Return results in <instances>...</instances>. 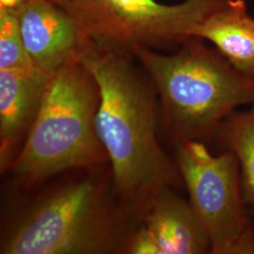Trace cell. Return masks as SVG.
<instances>
[{"instance_id": "3957f363", "label": "cell", "mask_w": 254, "mask_h": 254, "mask_svg": "<svg viewBox=\"0 0 254 254\" xmlns=\"http://www.w3.org/2000/svg\"><path fill=\"white\" fill-rule=\"evenodd\" d=\"M130 52L154 84L160 136L173 148L192 140L212 142L237 108L254 105V78L201 39L189 38L171 55L142 46Z\"/></svg>"}, {"instance_id": "30bf717a", "label": "cell", "mask_w": 254, "mask_h": 254, "mask_svg": "<svg viewBox=\"0 0 254 254\" xmlns=\"http://www.w3.org/2000/svg\"><path fill=\"white\" fill-rule=\"evenodd\" d=\"M190 36L208 41L236 69L254 78V18L244 0H226Z\"/></svg>"}, {"instance_id": "52a82bcc", "label": "cell", "mask_w": 254, "mask_h": 254, "mask_svg": "<svg viewBox=\"0 0 254 254\" xmlns=\"http://www.w3.org/2000/svg\"><path fill=\"white\" fill-rule=\"evenodd\" d=\"M211 254L207 231L190 200L165 188L136 215L127 254Z\"/></svg>"}, {"instance_id": "9c48e42d", "label": "cell", "mask_w": 254, "mask_h": 254, "mask_svg": "<svg viewBox=\"0 0 254 254\" xmlns=\"http://www.w3.org/2000/svg\"><path fill=\"white\" fill-rule=\"evenodd\" d=\"M50 75L36 68L0 70V171L6 173L36 120Z\"/></svg>"}, {"instance_id": "8fae6325", "label": "cell", "mask_w": 254, "mask_h": 254, "mask_svg": "<svg viewBox=\"0 0 254 254\" xmlns=\"http://www.w3.org/2000/svg\"><path fill=\"white\" fill-rule=\"evenodd\" d=\"M213 141L234 153L239 162L248 208L254 213V105L246 111H235L218 127Z\"/></svg>"}, {"instance_id": "7c38bea8", "label": "cell", "mask_w": 254, "mask_h": 254, "mask_svg": "<svg viewBox=\"0 0 254 254\" xmlns=\"http://www.w3.org/2000/svg\"><path fill=\"white\" fill-rule=\"evenodd\" d=\"M16 12L0 10V70L32 67Z\"/></svg>"}, {"instance_id": "277c9868", "label": "cell", "mask_w": 254, "mask_h": 254, "mask_svg": "<svg viewBox=\"0 0 254 254\" xmlns=\"http://www.w3.org/2000/svg\"><path fill=\"white\" fill-rule=\"evenodd\" d=\"M97 82L82 62L67 65L46 82L27 139L5 173L20 190L42 186L68 171H100L109 163L95 127Z\"/></svg>"}, {"instance_id": "ba28073f", "label": "cell", "mask_w": 254, "mask_h": 254, "mask_svg": "<svg viewBox=\"0 0 254 254\" xmlns=\"http://www.w3.org/2000/svg\"><path fill=\"white\" fill-rule=\"evenodd\" d=\"M30 62L46 75L81 62L91 40L73 17L51 0H38L17 12Z\"/></svg>"}, {"instance_id": "8992f818", "label": "cell", "mask_w": 254, "mask_h": 254, "mask_svg": "<svg viewBox=\"0 0 254 254\" xmlns=\"http://www.w3.org/2000/svg\"><path fill=\"white\" fill-rule=\"evenodd\" d=\"M174 150L189 200L208 233L211 254H254V222L235 154H212L205 143L194 140Z\"/></svg>"}, {"instance_id": "6da1fadb", "label": "cell", "mask_w": 254, "mask_h": 254, "mask_svg": "<svg viewBox=\"0 0 254 254\" xmlns=\"http://www.w3.org/2000/svg\"><path fill=\"white\" fill-rule=\"evenodd\" d=\"M81 62L99 87L95 127L109 157L114 191L136 217L157 192L176 189L182 182L174 159L161 145L157 92L129 51L91 41Z\"/></svg>"}, {"instance_id": "7a4b0ae2", "label": "cell", "mask_w": 254, "mask_h": 254, "mask_svg": "<svg viewBox=\"0 0 254 254\" xmlns=\"http://www.w3.org/2000/svg\"><path fill=\"white\" fill-rule=\"evenodd\" d=\"M136 217L109 171L59 183L20 203L1 227V254H127Z\"/></svg>"}, {"instance_id": "4fadbf2b", "label": "cell", "mask_w": 254, "mask_h": 254, "mask_svg": "<svg viewBox=\"0 0 254 254\" xmlns=\"http://www.w3.org/2000/svg\"><path fill=\"white\" fill-rule=\"evenodd\" d=\"M38 0H0V10H9L18 12L20 9L28 4ZM54 2V0H51Z\"/></svg>"}, {"instance_id": "5b68a950", "label": "cell", "mask_w": 254, "mask_h": 254, "mask_svg": "<svg viewBox=\"0 0 254 254\" xmlns=\"http://www.w3.org/2000/svg\"><path fill=\"white\" fill-rule=\"evenodd\" d=\"M226 0H54L100 46L131 51L178 48L191 30Z\"/></svg>"}]
</instances>
